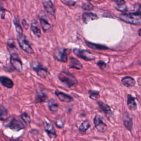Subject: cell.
I'll return each instance as SVG.
<instances>
[{"mask_svg": "<svg viewBox=\"0 0 141 141\" xmlns=\"http://www.w3.org/2000/svg\"><path fill=\"white\" fill-rule=\"evenodd\" d=\"M89 1H90V0H89Z\"/></svg>", "mask_w": 141, "mask_h": 141, "instance_id": "38", "label": "cell"}, {"mask_svg": "<svg viewBox=\"0 0 141 141\" xmlns=\"http://www.w3.org/2000/svg\"><path fill=\"white\" fill-rule=\"evenodd\" d=\"M7 48L8 49V50L9 51H13V50L14 49H16V47L15 44H14V41L13 40H9L8 43H7Z\"/></svg>", "mask_w": 141, "mask_h": 141, "instance_id": "31", "label": "cell"}, {"mask_svg": "<svg viewBox=\"0 0 141 141\" xmlns=\"http://www.w3.org/2000/svg\"><path fill=\"white\" fill-rule=\"evenodd\" d=\"M32 64H34V66H33V69L37 72V74L40 77L45 78L48 76V75H49V72L45 69L42 68V67H40L39 64L38 65V64H35V63Z\"/></svg>", "mask_w": 141, "mask_h": 141, "instance_id": "14", "label": "cell"}, {"mask_svg": "<svg viewBox=\"0 0 141 141\" xmlns=\"http://www.w3.org/2000/svg\"><path fill=\"white\" fill-rule=\"evenodd\" d=\"M97 64H98V66L102 69H104L106 68V67H107V64H106L104 62L101 61H99Z\"/></svg>", "mask_w": 141, "mask_h": 141, "instance_id": "35", "label": "cell"}, {"mask_svg": "<svg viewBox=\"0 0 141 141\" xmlns=\"http://www.w3.org/2000/svg\"><path fill=\"white\" fill-rule=\"evenodd\" d=\"M113 1L116 2V8L117 10L121 12L127 11V7L124 0H113Z\"/></svg>", "mask_w": 141, "mask_h": 141, "instance_id": "21", "label": "cell"}, {"mask_svg": "<svg viewBox=\"0 0 141 141\" xmlns=\"http://www.w3.org/2000/svg\"><path fill=\"white\" fill-rule=\"evenodd\" d=\"M122 83L126 87H132L134 86L136 81L131 77H125L122 79Z\"/></svg>", "mask_w": 141, "mask_h": 141, "instance_id": "20", "label": "cell"}, {"mask_svg": "<svg viewBox=\"0 0 141 141\" xmlns=\"http://www.w3.org/2000/svg\"><path fill=\"white\" fill-rule=\"evenodd\" d=\"M94 123L96 129L100 132H104L107 129V125L102 121V117L99 115H96L94 118Z\"/></svg>", "mask_w": 141, "mask_h": 141, "instance_id": "8", "label": "cell"}, {"mask_svg": "<svg viewBox=\"0 0 141 141\" xmlns=\"http://www.w3.org/2000/svg\"><path fill=\"white\" fill-rule=\"evenodd\" d=\"M67 50L62 48H57L54 52V56L57 60L66 62L67 61Z\"/></svg>", "mask_w": 141, "mask_h": 141, "instance_id": "6", "label": "cell"}, {"mask_svg": "<svg viewBox=\"0 0 141 141\" xmlns=\"http://www.w3.org/2000/svg\"><path fill=\"white\" fill-rule=\"evenodd\" d=\"M97 104H98L99 108L103 111L107 118L108 119H109L113 114L112 111H111V108H110L109 106L101 101H98L97 102Z\"/></svg>", "mask_w": 141, "mask_h": 141, "instance_id": "11", "label": "cell"}, {"mask_svg": "<svg viewBox=\"0 0 141 141\" xmlns=\"http://www.w3.org/2000/svg\"><path fill=\"white\" fill-rule=\"evenodd\" d=\"M40 22L41 26H42L43 30L45 32H48L51 29L52 26L45 19H44L43 18H40Z\"/></svg>", "mask_w": 141, "mask_h": 141, "instance_id": "23", "label": "cell"}, {"mask_svg": "<svg viewBox=\"0 0 141 141\" xmlns=\"http://www.w3.org/2000/svg\"><path fill=\"white\" fill-rule=\"evenodd\" d=\"M13 23L16 28V30L17 33V36H20V35H23L22 28L20 24L18 19L17 18H15L14 19Z\"/></svg>", "mask_w": 141, "mask_h": 141, "instance_id": "24", "label": "cell"}, {"mask_svg": "<svg viewBox=\"0 0 141 141\" xmlns=\"http://www.w3.org/2000/svg\"><path fill=\"white\" fill-rule=\"evenodd\" d=\"M8 110L4 106L0 105V120L5 121L8 119Z\"/></svg>", "mask_w": 141, "mask_h": 141, "instance_id": "22", "label": "cell"}, {"mask_svg": "<svg viewBox=\"0 0 141 141\" xmlns=\"http://www.w3.org/2000/svg\"><path fill=\"white\" fill-rule=\"evenodd\" d=\"M83 8L84 10L90 11V10H93V9L94 8V6L92 4H90V3H86V4H83Z\"/></svg>", "mask_w": 141, "mask_h": 141, "instance_id": "33", "label": "cell"}, {"mask_svg": "<svg viewBox=\"0 0 141 141\" xmlns=\"http://www.w3.org/2000/svg\"><path fill=\"white\" fill-rule=\"evenodd\" d=\"M47 95L44 92L43 90L40 89L35 95V102H45L47 99Z\"/></svg>", "mask_w": 141, "mask_h": 141, "instance_id": "18", "label": "cell"}, {"mask_svg": "<svg viewBox=\"0 0 141 141\" xmlns=\"http://www.w3.org/2000/svg\"><path fill=\"white\" fill-rule=\"evenodd\" d=\"M55 95L57 96L60 101L65 102H70L73 100V99L71 96H70L63 92H60L58 90L55 91Z\"/></svg>", "mask_w": 141, "mask_h": 141, "instance_id": "13", "label": "cell"}, {"mask_svg": "<svg viewBox=\"0 0 141 141\" xmlns=\"http://www.w3.org/2000/svg\"><path fill=\"white\" fill-rule=\"evenodd\" d=\"M31 30L33 31V33L36 35L38 38L41 37V31L40 30L38 27V26L35 24H32L31 25Z\"/></svg>", "mask_w": 141, "mask_h": 141, "instance_id": "29", "label": "cell"}, {"mask_svg": "<svg viewBox=\"0 0 141 141\" xmlns=\"http://www.w3.org/2000/svg\"><path fill=\"white\" fill-rule=\"evenodd\" d=\"M69 67L71 68H73L77 69H81L83 68V66L80 62L73 57H70Z\"/></svg>", "mask_w": 141, "mask_h": 141, "instance_id": "19", "label": "cell"}, {"mask_svg": "<svg viewBox=\"0 0 141 141\" xmlns=\"http://www.w3.org/2000/svg\"><path fill=\"white\" fill-rule=\"evenodd\" d=\"M20 118H21L22 121L25 123L26 124H29L31 122L30 117L27 113H22L20 115Z\"/></svg>", "mask_w": 141, "mask_h": 141, "instance_id": "28", "label": "cell"}, {"mask_svg": "<svg viewBox=\"0 0 141 141\" xmlns=\"http://www.w3.org/2000/svg\"><path fill=\"white\" fill-rule=\"evenodd\" d=\"M6 127L10 128L12 130L14 131H19L24 128V125L22 122L20 120L17 119L16 118H13L8 125H6Z\"/></svg>", "mask_w": 141, "mask_h": 141, "instance_id": "7", "label": "cell"}, {"mask_svg": "<svg viewBox=\"0 0 141 141\" xmlns=\"http://www.w3.org/2000/svg\"><path fill=\"white\" fill-rule=\"evenodd\" d=\"M83 22L87 24L88 22H89L90 21H92V20H94L98 18V17L97 16L96 14L95 13H93L92 12H86L84 13L83 14Z\"/></svg>", "mask_w": 141, "mask_h": 141, "instance_id": "17", "label": "cell"}, {"mask_svg": "<svg viewBox=\"0 0 141 141\" xmlns=\"http://www.w3.org/2000/svg\"><path fill=\"white\" fill-rule=\"evenodd\" d=\"M91 126L90 122L88 120H85L81 123L79 127V131L81 132H86Z\"/></svg>", "mask_w": 141, "mask_h": 141, "instance_id": "25", "label": "cell"}, {"mask_svg": "<svg viewBox=\"0 0 141 141\" xmlns=\"http://www.w3.org/2000/svg\"><path fill=\"white\" fill-rule=\"evenodd\" d=\"M17 41L20 48H21L23 51L29 54H33V49H32L30 44H29V43L27 42V40H26L25 37L24 35H20V36H17Z\"/></svg>", "mask_w": 141, "mask_h": 141, "instance_id": "3", "label": "cell"}, {"mask_svg": "<svg viewBox=\"0 0 141 141\" xmlns=\"http://www.w3.org/2000/svg\"><path fill=\"white\" fill-rule=\"evenodd\" d=\"M123 123L126 128L128 131H131L133 126V121L129 115V114L126 112L123 114Z\"/></svg>", "mask_w": 141, "mask_h": 141, "instance_id": "12", "label": "cell"}, {"mask_svg": "<svg viewBox=\"0 0 141 141\" xmlns=\"http://www.w3.org/2000/svg\"><path fill=\"white\" fill-rule=\"evenodd\" d=\"M22 24H23V26H24V28H25V29H27V28H28L29 25H28V23L26 22V20H25V19H23V20H22Z\"/></svg>", "mask_w": 141, "mask_h": 141, "instance_id": "36", "label": "cell"}, {"mask_svg": "<svg viewBox=\"0 0 141 141\" xmlns=\"http://www.w3.org/2000/svg\"><path fill=\"white\" fill-rule=\"evenodd\" d=\"M49 110H50L52 113H56L57 112L58 109V105L56 102L54 100L51 99L49 101Z\"/></svg>", "mask_w": 141, "mask_h": 141, "instance_id": "27", "label": "cell"}, {"mask_svg": "<svg viewBox=\"0 0 141 141\" xmlns=\"http://www.w3.org/2000/svg\"><path fill=\"white\" fill-rule=\"evenodd\" d=\"M120 18L123 22L134 25H140L141 23L140 7L138 10L133 13H122L120 16Z\"/></svg>", "mask_w": 141, "mask_h": 141, "instance_id": "1", "label": "cell"}, {"mask_svg": "<svg viewBox=\"0 0 141 141\" xmlns=\"http://www.w3.org/2000/svg\"><path fill=\"white\" fill-rule=\"evenodd\" d=\"M59 80L68 88L74 87L78 83L77 79L69 73L61 72L58 75Z\"/></svg>", "mask_w": 141, "mask_h": 141, "instance_id": "2", "label": "cell"}, {"mask_svg": "<svg viewBox=\"0 0 141 141\" xmlns=\"http://www.w3.org/2000/svg\"><path fill=\"white\" fill-rule=\"evenodd\" d=\"M10 141H22V140H19L18 139H11Z\"/></svg>", "mask_w": 141, "mask_h": 141, "instance_id": "37", "label": "cell"}, {"mask_svg": "<svg viewBox=\"0 0 141 141\" xmlns=\"http://www.w3.org/2000/svg\"><path fill=\"white\" fill-rule=\"evenodd\" d=\"M73 52L78 57L86 61H92L95 58V56L93 54L87 50L75 49H73Z\"/></svg>", "mask_w": 141, "mask_h": 141, "instance_id": "4", "label": "cell"}, {"mask_svg": "<svg viewBox=\"0 0 141 141\" xmlns=\"http://www.w3.org/2000/svg\"><path fill=\"white\" fill-rule=\"evenodd\" d=\"M43 126L44 131L46 132L50 138H55L57 137L56 131L54 126H52L51 123L48 122L44 121L43 122Z\"/></svg>", "mask_w": 141, "mask_h": 141, "instance_id": "9", "label": "cell"}, {"mask_svg": "<svg viewBox=\"0 0 141 141\" xmlns=\"http://www.w3.org/2000/svg\"><path fill=\"white\" fill-rule=\"evenodd\" d=\"M64 123V121L63 119H57L55 121V125L57 127L59 128H62L63 127Z\"/></svg>", "mask_w": 141, "mask_h": 141, "instance_id": "32", "label": "cell"}, {"mask_svg": "<svg viewBox=\"0 0 141 141\" xmlns=\"http://www.w3.org/2000/svg\"><path fill=\"white\" fill-rule=\"evenodd\" d=\"M135 99H136L131 95H127V107L131 111H134L137 109V105Z\"/></svg>", "mask_w": 141, "mask_h": 141, "instance_id": "16", "label": "cell"}, {"mask_svg": "<svg viewBox=\"0 0 141 141\" xmlns=\"http://www.w3.org/2000/svg\"><path fill=\"white\" fill-rule=\"evenodd\" d=\"M0 83L3 86L9 88V89L12 88L14 86L13 82L10 78L6 77V76H0Z\"/></svg>", "mask_w": 141, "mask_h": 141, "instance_id": "15", "label": "cell"}, {"mask_svg": "<svg viewBox=\"0 0 141 141\" xmlns=\"http://www.w3.org/2000/svg\"><path fill=\"white\" fill-rule=\"evenodd\" d=\"M10 62L11 65L12 66L13 68L19 72L22 70L23 65L22 61L18 56V55L16 54V53L12 54L10 57Z\"/></svg>", "mask_w": 141, "mask_h": 141, "instance_id": "5", "label": "cell"}, {"mask_svg": "<svg viewBox=\"0 0 141 141\" xmlns=\"http://www.w3.org/2000/svg\"><path fill=\"white\" fill-rule=\"evenodd\" d=\"M6 11V10L4 7L2 6H0V16H1V19L5 18Z\"/></svg>", "mask_w": 141, "mask_h": 141, "instance_id": "34", "label": "cell"}, {"mask_svg": "<svg viewBox=\"0 0 141 141\" xmlns=\"http://www.w3.org/2000/svg\"><path fill=\"white\" fill-rule=\"evenodd\" d=\"M87 45L90 48L93 49H95V50H106L108 49V48L107 46L99 45V44H96L94 43H92L90 42H86Z\"/></svg>", "mask_w": 141, "mask_h": 141, "instance_id": "26", "label": "cell"}, {"mask_svg": "<svg viewBox=\"0 0 141 141\" xmlns=\"http://www.w3.org/2000/svg\"><path fill=\"white\" fill-rule=\"evenodd\" d=\"M43 4L44 9L47 13L51 15L52 16H55V10L52 2L50 0H43Z\"/></svg>", "mask_w": 141, "mask_h": 141, "instance_id": "10", "label": "cell"}, {"mask_svg": "<svg viewBox=\"0 0 141 141\" xmlns=\"http://www.w3.org/2000/svg\"><path fill=\"white\" fill-rule=\"evenodd\" d=\"M89 93L90 94L89 97L90 99L94 100H96L97 99L99 98V93L98 92H96V91H89Z\"/></svg>", "mask_w": 141, "mask_h": 141, "instance_id": "30", "label": "cell"}]
</instances>
